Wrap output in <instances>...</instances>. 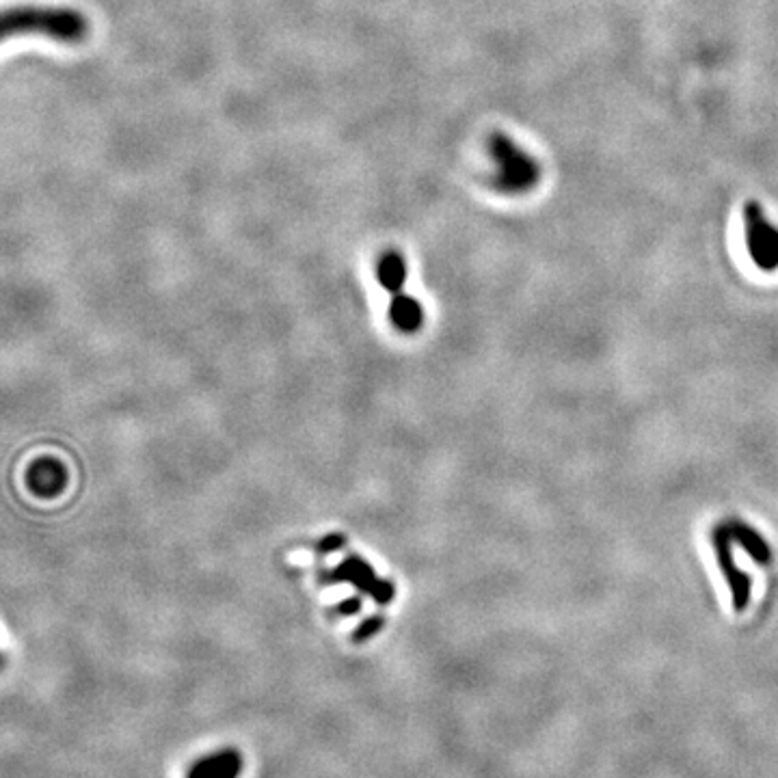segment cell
<instances>
[{
  "label": "cell",
  "mask_w": 778,
  "mask_h": 778,
  "mask_svg": "<svg viewBox=\"0 0 778 778\" xmlns=\"http://www.w3.org/2000/svg\"><path fill=\"white\" fill-rule=\"evenodd\" d=\"M323 582L329 584L351 582L361 590V593L370 595L374 601L381 603V606L394 599V586L385 580H379L368 562H364L357 556H348L340 567H335L329 573H323Z\"/></svg>",
  "instance_id": "5"
},
{
  "label": "cell",
  "mask_w": 778,
  "mask_h": 778,
  "mask_svg": "<svg viewBox=\"0 0 778 778\" xmlns=\"http://www.w3.org/2000/svg\"><path fill=\"white\" fill-rule=\"evenodd\" d=\"M240 757L234 750L199 759L186 778H238Z\"/></svg>",
  "instance_id": "7"
},
{
  "label": "cell",
  "mask_w": 778,
  "mask_h": 778,
  "mask_svg": "<svg viewBox=\"0 0 778 778\" xmlns=\"http://www.w3.org/2000/svg\"><path fill=\"white\" fill-rule=\"evenodd\" d=\"M377 277L387 292L392 294L402 292V286H405L407 281V264L402 260L400 253L396 251L383 253L377 266Z\"/></svg>",
  "instance_id": "9"
},
{
  "label": "cell",
  "mask_w": 778,
  "mask_h": 778,
  "mask_svg": "<svg viewBox=\"0 0 778 778\" xmlns=\"http://www.w3.org/2000/svg\"><path fill=\"white\" fill-rule=\"evenodd\" d=\"M389 316H392V323L405 333L418 331L424 320L420 301H415L413 297H409V294H402V292L394 294L392 305H389Z\"/></svg>",
  "instance_id": "8"
},
{
  "label": "cell",
  "mask_w": 778,
  "mask_h": 778,
  "mask_svg": "<svg viewBox=\"0 0 778 778\" xmlns=\"http://www.w3.org/2000/svg\"><path fill=\"white\" fill-rule=\"evenodd\" d=\"M359 610H361V601L359 599H348V601H342L340 606H338V612L346 614V616L357 614Z\"/></svg>",
  "instance_id": "12"
},
{
  "label": "cell",
  "mask_w": 778,
  "mask_h": 778,
  "mask_svg": "<svg viewBox=\"0 0 778 778\" xmlns=\"http://www.w3.org/2000/svg\"><path fill=\"white\" fill-rule=\"evenodd\" d=\"M383 625H385L383 616H372V619H368L366 623H361V625L357 627V632L353 634V640H355V642H366V640L372 638L374 634H379L381 629H383Z\"/></svg>",
  "instance_id": "10"
},
{
  "label": "cell",
  "mask_w": 778,
  "mask_h": 778,
  "mask_svg": "<svg viewBox=\"0 0 778 778\" xmlns=\"http://www.w3.org/2000/svg\"><path fill=\"white\" fill-rule=\"evenodd\" d=\"M712 545L716 552L718 567L724 575V580L729 584L731 590V601L735 612H744L750 603V593H753V582H750L748 575L737 567V562L733 558V536L727 528V523H718L712 532Z\"/></svg>",
  "instance_id": "4"
},
{
  "label": "cell",
  "mask_w": 778,
  "mask_h": 778,
  "mask_svg": "<svg viewBox=\"0 0 778 778\" xmlns=\"http://www.w3.org/2000/svg\"><path fill=\"white\" fill-rule=\"evenodd\" d=\"M724 523H727V528L733 536V543L740 545L750 558L759 562V565H770V560H772L770 543L763 539V536L753 526H750V523L740 521L735 517L727 519Z\"/></svg>",
  "instance_id": "6"
},
{
  "label": "cell",
  "mask_w": 778,
  "mask_h": 778,
  "mask_svg": "<svg viewBox=\"0 0 778 778\" xmlns=\"http://www.w3.org/2000/svg\"><path fill=\"white\" fill-rule=\"evenodd\" d=\"M344 543H346V539L342 534H329L318 543V552L320 554H333V552H338L340 547H344Z\"/></svg>",
  "instance_id": "11"
},
{
  "label": "cell",
  "mask_w": 778,
  "mask_h": 778,
  "mask_svg": "<svg viewBox=\"0 0 778 778\" xmlns=\"http://www.w3.org/2000/svg\"><path fill=\"white\" fill-rule=\"evenodd\" d=\"M0 33L5 39L16 35H44L52 42L70 46L85 42L89 20L72 7L18 5L3 13Z\"/></svg>",
  "instance_id": "1"
},
{
  "label": "cell",
  "mask_w": 778,
  "mask_h": 778,
  "mask_svg": "<svg viewBox=\"0 0 778 778\" xmlns=\"http://www.w3.org/2000/svg\"><path fill=\"white\" fill-rule=\"evenodd\" d=\"M489 156L495 165L493 186L504 195L530 193L541 180V167L508 134L493 132L489 137Z\"/></svg>",
  "instance_id": "2"
},
{
  "label": "cell",
  "mask_w": 778,
  "mask_h": 778,
  "mask_svg": "<svg viewBox=\"0 0 778 778\" xmlns=\"http://www.w3.org/2000/svg\"><path fill=\"white\" fill-rule=\"evenodd\" d=\"M746 247L755 266L772 273L778 268V227L768 219L766 210L757 201H748L742 210Z\"/></svg>",
  "instance_id": "3"
}]
</instances>
